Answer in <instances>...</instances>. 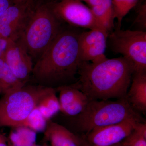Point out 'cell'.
Wrapping results in <instances>:
<instances>
[{"mask_svg": "<svg viewBox=\"0 0 146 146\" xmlns=\"http://www.w3.org/2000/svg\"><path fill=\"white\" fill-rule=\"evenodd\" d=\"M3 55L0 57V95L21 89L27 84L18 79L11 70Z\"/></svg>", "mask_w": 146, "mask_h": 146, "instance_id": "obj_16", "label": "cell"}, {"mask_svg": "<svg viewBox=\"0 0 146 146\" xmlns=\"http://www.w3.org/2000/svg\"><path fill=\"white\" fill-rule=\"evenodd\" d=\"M47 122L36 107L29 115L21 126L29 128L36 133L44 132Z\"/></svg>", "mask_w": 146, "mask_h": 146, "instance_id": "obj_20", "label": "cell"}, {"mask_svg": "<svg viewBox=\"0 0 146 146\" xmlns=\"http://www.w3.org/2000/svg\"><path fill=\"white\" fill-rule=\"evenodd\" d=\"M59 23L47 5L40 6L35 10L17 41L25 47L32 59L37 60L62 31Z\"/></svg>", "mask_w": 146, "mask_h": 146, "instance_id": "obj_4", "label": "cell"}, {"mask_svg": "<svg viewBox=\"0 0 146 146\" xmlns=\"http://www.w3.org/2000/svg\"><path fill=\"white\" fill-rule=\"evenodd\" d=\"M79 33L62 31L33 65V77L37 84L56 89L77 81L82 61Z\"/></svg>", "mask_w": 146, "mask_h": 146, "instance_id": "obj_2", "label": "cell"}, {"mask_svg": "<svg viewBox=\"0 0 146 146\" xmlns=\"http://www.w3.org/2000/svg\"><path fill=\"white\" fill-rule=\"evenodd\" d=\"M134 73L133 65L123 56L96 63L82 62L78 78L71 84L89 101L126 98Z\"/></svg>", "mask_w": 146, "mask_h": 146, "instance_id": "obj_1", "label": "cell"}, {"mask_svg": "<svg viewBox=\"0 0 146 146\" xmlns=\"http://www.w3.org/2000/svg\"><path fill=\"white\" fill-rule=\"evenodd\" d=\"M0 146H8L7 137L0 131Z\"/></svg>", "mask_w": 146, "mask_h": 146, "instance_id": "obj_26", "label": "cell"}, {"mask_svg": "<svg viewBox=\"0 0 146 146\" xmlns=\"http://www.w3.org/2000/svg\"><path fill=\"white\" fill-rule=\"evenodd\" d=\"M111 49L132 64L134 73L146 72V32L117 29L109 35Z\"/></svg>", "mask_w": 146, "mask_h": 146, "instance_id": "obj_6", "label": "cell"}, {"mask_svg": "<svg viewBox=\"0 0 146 146\" xmlns=\"http://www.w3.org/2000/svg\"><path fill=\"white\" fill-rule=\"evenodd\" d=\"M146 5H143L138 11L134 23L142 29H146Z\"/></svg>", "mask_w": 146, "mask_h": 146, "instance_id": "obj_22", "label": "cell"}, {"mask_svg": "<svg viewBox=\"0 0 146 146\" xmlns=\"http://www.w3.org/2000/svg\"><path fill=\"white\" fill-rule=\"evenodd\" d=\"M126 95L131 106L139 113L146 111V72L133 73Z\"/></svg>", "mask_w": 146, "mask_h": 146, "instance_id": "obj_14", "label": "cell"}, {"mask_svg": "<svg viewBox=\"0 0 146 146\" xmlns=\"http://www.w3.org/2000/svg\"><path fill=\"white\" fill-rule=\"evenodd\" d=\"M76 1H87V0H76Z\"/></svg>", "mask_w": 146, "mask_h": 146, "instance_id": "obj_27", "label": "cell"}, {"mask_svg": "<svg viewBox=\"0 0 146 146\" xmlns=\"http://www.w3.org/2000/svg\"><path fill=\"white\" fill-rule=\"evenodd\" d=\"M138 0H112L115 18L117 20V29H120L123 18L136 6Z\"/></svg>", "mask_w": 146, "mask_h": 146, "instance_id": "obj_21", "label": "cell"}, {"mask_svg": "<svg viewBox=\"0 0 146 146\" xmlns=\"http://www.w3.org/2000/svg\"><path fill=\"white\" fill-rule=\"evenodd\" d=\"M79 136L80 139L79 146H123L121 143L110 146L96 145H94L90 143L89 142H88L84 138V136L82 134H81V136Z\"/></svg>", "mask_w": 146, "mask_h": 146, "instance_id": "obj_25", "label": "cell"}, {"mask_svg": "<svg viewBox=\"0 0 146 146\" xmlns=\"http://www.w3.org/2000/svg\"><path fill=\"white\" fill-rule=\"evenodd\" d=\"M55 90L59 93L60 112L67 117H74L80 114L89 101L83 92L72 85L60 86Z\"/></svg>", "mask_w": 146, "mask_h": 146, "instance_id": "obj_12", "label": "cell"}, {"mask_svg": "<svg viewBox=\"0 0 146 146\" xmlns=\"http://www.w3.org/2000/svg\"><path fill=\"white\" fill-rule=\"evenodd\" d=\"M35 10L33 0H16L0 18V37L18 40Z\"/></svg>", "mask_w": 146, "mask_h": 146, "instance_id": "obj_7", "label": "cell"}, {"mask_svg": "<svg viewBox=\"0 0 146 146\" xmlns=\"http://www.w3.org/2000/svg\"><path fill=\"white\" fill-rule=\"evenodd\" d=\"M11 41L13 40L0 37V57L4 54L6 49Z\"/></svg>", "mask_w": 146, "mask_h": 146, "instance_id": "obj_24", "label": "cell"}, {"mask_svg": "<svg viewBox=\"0 0 146 146\" xmlns=\"http://www.w3.org/2000/svg\"><path fill=\"white\" fill-rule=\"evenodd\" d=\"M59 20L74 26L93 29H106L100 23L90 8L80 1L61 0L47 5Z\"/></svg>", "mask_w": 146, "mask_h": 146, "instance_id": "obj_8", "label": "cell"}, {"mask_svg": "<svg viewBox=\"0 0 146 146\" xmlns=\"http://www.w3.org/2000/svg\"><path fill=\"white\" fill-rule=\"evenodd\" d=\"M11 70L21 81L27 83L33 70V59L18 41H11L3 55Z\"/></svg>", "mask_w": 146, "mask_h": 146, "instance_id": "obj_11", "label": "cell"}, {"mask_svg": "<svg viewBox=\"0 0 146 146\" xmlns=\"http://www.w3.org/2000/svg\"><path fill=\"white\" fill-rule=\"evenodd\" d=\"M36 139V132L24 126L12 128L7 136L8 146H33Z\"/></svg>", "mask_w": 146, "mask_h": 146, "instance_id": "obj_17", "label": "cell"}, {"mask_svg": "<svg viewBox=\"0 0 146 146\" xmlns=\"http://www.w3.org/2000/svg\"><path fill=\"white\" fill-rule=\"evenodd\" d=\"M56 90L53 89L40 100L37 107L47 121L52 119L60 112L59 100Z\"/></svg>", "mask_w": 146, "mask_h": 146, "instance_id": "obj_18", "label": "cell"}, {"mask_svg": "<svg viewBox=\"0 0 146 146\" xmlns=\"http://www.w3.org/2000/svg\"><path fill=\"white\" fill-rule=\"evenodd\" d=\"M44 135V140L49 141L51 146H79V136L52 119L47 122Z\"/></svg>", "mask_w": 146, "mask_h": 146, "instance_id": "obj_13", "label": "cell"}, {"mask_svg": "<svg viewBox=\"0 0 146 146\" xmlns=\"http://www.w3.org/2000/svg\"><path fill=\"white\" fill-rule=\"evenodd\" d=\"M16 0H0V18L11 5Z\"/></svg>", "mask_w": 146, "mask_h": 146, "instance_id": "obj_23", "label": "cell"}, {"mask_svg": "<svg viewBox=\"0 0 146 146\" xmlns=\"http://www.w3.org/2000/svg\"><path fill=\"white\" fill-rule=\"evenodd\" d=\"M108 35V32L100 29L79 33V48L82 62L96 63L107 58L104 53Z\"/></svg>", "mask_w": 146, "mask_h": 146, "instance_id": "obj_10", "label": "cell"}, {"mask_svg": "<svg viewBox=\"0 0 146 146\" xmlns=\"http://www.w3.org/2000/svg\"><path fill=\"white\" fill-rule=\"evenodd\" d=\"M33 146H40L37 145H36V144H35V145H33Z\"/></svg>", "mask_w": 146, "mask_h": 146, "instance_id": "obj_28", "label": "cell"}, {"mask_svg": "<svg viewBox=\"0 0 146 146\" xmlns=\"http://www.w3.org/2000/svg\"><path fill=\"white\" fill-rule=\"evenodd\" d=\"M65 116L68 118L66 123L69 127L82 134H86L96 128L115 124L128 119L145 122L126 98L114 101L90 100L80 114L74 117Z\"/></svg>", "mask_w": 146, "mask_h": 146, "instance_id": "obj_3", "label": "cell"}, {"mask_svg": "<svg viewBox=\"0 0 146 146\" xmlns=\"http://www.w3.org/2000/svg\"><path fill=\"white\" fill-rule=\"evenodd\" d=\"M38 84H26L0 98V128L21 126L40 100L52 90Z\"/></svg>", "mask_w": 146, "mask_h": 146, "instance_id": "obj_5", "label": "cell"}, {"mask_svg": "<svg viewBox=\"0 0 146 146\" xmlns=\"http://www.w3.org/2000/svg\"><path fill=\"white\" fill-rule=\"evenodd\" d=\"M85 2L100 23L108 32L112 30L115 19L112 0H87Z\"/></svg>", "mask_w": 146, "mask_h": 146, "instance_id": "obj_15", "label": "cell"}, {"mask_svg": "<svg viewBox=\"0 0 146 146\" xmlns=\"http://www.w3.org/2000/svg\"><path fill=\"white\" fill-rule=\"evenodd\" d=\"M121 143L123 146H146V123L139 122Z\"/></svg>", "mask_w": 146, "mask_h": 146, "instance_id": "obj_19", "label": "cell"}, {"mask_svg": "<svg viewBox=\"0 0 146 146\" xmlns=\"http://www.w3.org/2000/svg\"><path fill=\"white\" fill-rule=\"evenodd\" d=\"M139 122H145L135 119L125 120L111 125L94 128L82 134L90 143L99 146H110L121 143L132 131Z\"/></svg>", "mask_w": 146, "mask_h": 146, "instance_id": "obj_9", "label": "cell"}]
</instances>
